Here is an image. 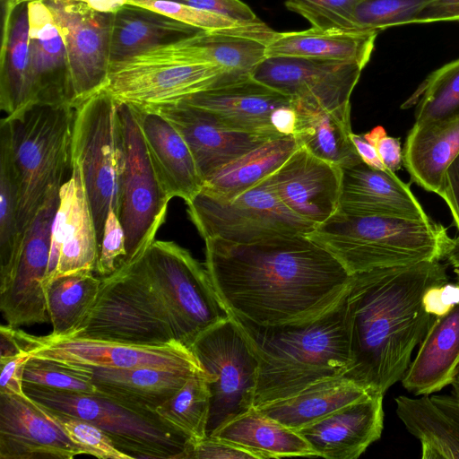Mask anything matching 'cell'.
I'll return each mask as SVG.
<instances>
[{"label":"cell","instance_id":"cell-2","mask_svg":"<svg viewBox=\"0 0 459 459\" xmlns=\"http://www.w3.org/2000/svg\"><path fill=\"white\" fill-rule=\"evenodd\" d=\"M446 282L439 261L351 274L345 294L351 362L345 376L383 395L402 380L435 318L423 307V294Z\"/></svg>","mask_w":459,"mask_h":459},{"label":"cell","instance_id":"cell-60","mask_svg":"<svg viewBox=\"0 0 459 459\" xmlns=\"http://www.w3.org/2000/svg\"><path fill=\"white\" fill-rule=\"evenodd\" d=\"M30 1H35V0H2V6H3V8L13 10L16 8V6H18L22 4H24V3H29ZM40 1H45V0H40Z\"/></svg>","mask_w":459,"mask_h":459},{"label":"cell","instance_id":"cell-61","mask_svg":"<svg viewBox=\"0 0 459 459\" xmlns=\"http://www.w3.org/2000/svg\"><path fill=\"white\" fill-rule=\"evenodd\" d=\"M452 385L454 387L453 393L459 395V366L457 368L456 374L452 383Z\"/></svg>","mask_w":459,"mask_h":459},{"label":"cell","instance_id":"cell-22","mask_svg":"<svg viewBox=\"0 0 459 459\" xmlns=\"http://www.w3.org/2000/svg\"><path fill=\"white\" fill-rule=\"evenodd\" d=\"M213 113L224 125L237 131L275 138L278 110L291 99L252 76L218 83L183 100Z\"/></svg>","mask_w":459,"mask_h":459},{"label":"cell","instance_id":"cell-59","mask_svg":"<svg viewBox=\"0 0 459 459\" xmlns=\"http://www.w3.org/2000/svg\"><path fill=\"white\" fill-rule=\"evenodd\" d=\"M446 258L453 267H459V240L456 238Z\"/></svg>","mask_w":459,"mask_h":459},{"label":"cell","instance_id":"cell-44","mask_svg":"<svg viewBox=\"0 0 459 459\" xmlns=\"http://www.w3.org/2000/svg\"><path fill=\"white\" fill-rule=\"evenodd\" d=\"M429 0H360L351 22L355 30L379 31L392 26L415 23Z\"/></svg>","mask_w":459,"mask_h":459},{"label":"cell","instance_id":"cell-10","mask_svg":"<svg viewBox=\"0 0 459 459\" xmlns=\"http://www.w3.org/2000/svg\"><path fill=\"white\" fill-rule=\"evenodd\" d=\"M143 261L177 341L190 348L199 334L230 316L206 268L186 248L173 241L154 240Z\"/></svg>","mask_w":459,"mask_h":459},{"label":"cell","instance_id":"cell-49","mask_svg":"<svg viewBox=\"0 0 459 459\" xmlns=\"http://www.w3.org/2000/svg\"><path fill=\"white\" fill-rule=\"evenodd\" d=\"M257 459L253 453L213 437L191 444L185 459Z\"/></svg>","mask_w":459,"mask_h":459},{"label":"cell","instance_id":"cell-4","mask_svg":"<svg viewBox=\"0 0 459 459\" xmlns=\"http://www.w3.org/2000/svg\"><path fill=\"white\" fill-rule=\"evenodd\" d=\"M334 256L350 274L446 258L455 244L431 218L354 216L336 212L306 235Z\"/></svg>","mask_w":459,"mask_h":459},{"label":"cell","instance_id":"cell-32","mask_svg":"<svg viewBox=\"0 0 459 459\" xmlns=\"http://www.w3.org/2000/svg\"><path fill=\"white\" fill-rule=\"evenodd\" d=\"M3 12L0 108L10 116L33 104V74L27 3Z\"/></svg>","mask_w":459,"mask_h":459},{"label":"cell","instance_id":"cell-8","mask_svg":"<svg viewBox=\"0 0 459 459\" xmlns=\"http://www.w3.org/2000/svg\"><path fill=\"white\" fill-rule=\"evenodd\" d=\"M221 68L197 62L182 39L112 63L102 91L137 108L172 105L223 82Z\"/></svg>","mask_w":459,"mask_h":459},{"label":"cell","instance_id":"cell-26","mask_svg":"<svg viewBox=\"0 0 459 459\" xmlns=\"http://www.w3.org/2000/svg\"><path fill=\"white\" fill-rule=\"evenodd\" d=\"M33 104L73 106L70 73L62 35L43 1L27 3Z\"/></svg>","mask_w":459,"mask_h":459},{"label":"cell","instance_id":"cell-48","mask_svg":"<svg viewBox=\"0 0 459 459\" xmlns=\"http://www.w3.org/2000/svg\"><path fill=\"white\" fill-rule=\"evenodd\" d=\"M126 255V235L118 215L110 208L105 221L95 272L105 277L123 264Z\"/></svg>","mask_w":459,"mask_h":459},{"label":"cell","instance_id":"cell-18","mask_svg":"<svg viewBox=\"0 0 459 459\" xmlns=\"http://www.w3.org/2000/svg\"><path fill=\"white\" fill-rule=\"evenodd\" d=\"M99 255L91 209L77 164L59 189V203L51 229L46 286L54 279L81 271L95 272Z\"/></svg>","mask_w":459,"mask_h":459},{"label":"cell","instance_id":"cell-30","mask_svg":"<svg viewBox=\"0 0 459 459\" xmlns=\"http://www.w3.org/2000/svg\"><path fill=\"white\" fill-rule=\"evenodd\" d=\"M377 31L320 29L275 32L267 44L266 57L290 56L355 63L365 67Z\"/></svg>","mask_w":459,"mask_h":459},{"label":"cell","instance_id":"cell-45","mask_svg":"<svg viewBox=\"0 0 459 459\" xmlns=\"http://www.w3.org/2000/svg\"><path fill=\"white\" fill-rule=\"evenodd\" d=\"M40 406L46 414L61 427L70 439L83 450L84 455L100 459L132 458L118 449L111 438L97 425L82 418Z\"/></svg>","mask_w":459,"mask_h":459},{"label":"cell","instance_id":"cell-6","mask_svg":"<svg viewBox=\"0 0 459 459\" xmlns=\"http://www.w3.org/2000/svg\"><path fill=\"white\" fill-rule=\"evenodd\" d=\"M143 255L122 264L112 274L100 277L97 299L74 336L138 345H163L177 341Z\"/></svg>","mask_w":459,"mask_h":459},{"label":"cell","instance_id":"cell-35","mask_svg":"<svg viewBox=\"0 0 459 459\" xmlns=\"http://www.w3.org/2000/svg\"><path fill=\"white\" fill-rule=\"evenodd\" d=\"M371 394L377 393L342 375L316 382L257 409L285 427L298 430Z\"/></svg>","mask_w":459,"mask_h":459},{"label":"cell","instance_id":"cell-13","mask_svg":"<svg viewBox=\"0 0 459 459\" xmlns=\"http://www.w3.org/2000/svg\"><path fill=\"white\" fill-rule=\"evenodd\" d=\"M125 141V169L118 218L126 235L124 263L142 257L164 223L169 202L151 162L134 109L119 104Z\"/></svg>","mask_w":459,"mask_h":459},{"label":"cell","instance_id":"cell-16","mask_svg":"<svg viewBox=\"0 0 459 459\" xmlns=\"http://www.w3.org/2000/svg\"><path fill=\"white\" fill-rule=\"evenodd\" d=\"M62 35L70 73L73 106L100 91L110 67L111 13L76 0H45Z\"/></svg>","mask_w":459,"mask_h":459},{"label":"cell","instance_id":"cell-52","mask_svg":"<svg viewBox=\"0 0 459 459\" xmlns=\"http://www.w3.org/2000/svg\"><path fill=\"white\" fill-rule=\"evenodd\" d=\"M192 7L211 11L240 22H258L261 20L241 0H168Z\"/></svg>","mask_w":459,"mask_h":459},{"label":"cell","instance_id":"cell-37","mask_svg":"<svg viewBox=\"0 0 459 459\" xmlns=\"http://www.w3.org/2000/svg\"><path fill=\"white\" fill-rule=\"evenodd\" d=\"M299 147L293 135L269 139L210 175L202 189L222 198H231L270 176Z\"/></svg>","mask_w":459,"mask_h":459},{"label":"cell","instance_id":"cell-29","mask_svg":"<svg viewBox=\"0 0 459 459\" xmlns=\"http://www.w3.org/2000/svg\"><path fill=\"white\" fill-rule=\"evenodd\" d=\"M86 367L97 394L129 407L152 412H155L160 404L172 397L192 376L204 372Z\"/></svg>","mask_w":459,"mask_h":459},{"label":"cell","instance_id":"cell-31","mask_svg":"<svg viewBox=\"0 0 459 459\" xmlns=\"http://www.w3.org/2000/svg\"><path fill=\"white\" fill-rule=\"evenodd\" d=\"M459 153V118L414 123L403 149V166L411 180L440 195L445 172Z\"/></svg>","mask_w":459,"mask_h":459},{"label":"cell","instance_id":"cell-53","mask_svg":"<svg viewBox=\"0 0 459 459\" xmlns=\"http://www.w3.org/2000/svg\"><path fill=\"white\" fill-rule=\"evenodd\" d=\"M459 304V283H444L429 288L423 294L425 311L434 317L448 314Z\"/></svg>","mask_w":459,"mask_h":459},{"label":"cell","instance_id":"cell-7","mask_svg":"<svg viewBox=\"0 0 459 459\" xmlns=\"http://www.w3.org/2000/svg\"><path fill=\"white\" fill-rule=\"evenodd\" d=\"M72 160L82 173L100 247L109 209L119 213L125 169L118 103L102 90L75 108Z\"/></svg>","mask_w":459,"mask_h":459},{"label":"cell","instance_id":"cell-56","mask_svg":"<svg viewBox=\"0 0 459 459\" xmlns=\"http://www.w3.org/2000/svg\"><path fill=\"white\" fill-rule=\"evenodd\" d=\"M351 140L360 157L361 160L367 165L381 170H386L383 164L376 147L370 143L363 134H351Z\"/></svg>","mask_w":459,"mask_h":459},{"label":"cell","instance_id":"cell-14","mask_svg":"<svg viewBox=\"0 0 459 459\" xmlns=\"http://www.w3.org/2000/svg\"><path fill=\"white\" fill-rule=\"evenodd\" d=\"M24 351L31 357L93 367L204 371L192 350L178 341L163 345L56 336H36L22 331Z\"/></svg>","mask_w":459,"mask_h":459},{"label":"cell","instance_id":"cell-25","mask_svg":"<svg viewBox=\"0 0 459 459\" xmlns=\"http://www.w3.org/2000/svg\"><path fill=\"white\" fill-rule=\"evenodd\" d=\"M155 173L170 199L190 201L204 186L193 154L175 126L160 113L132 107Z\"/></svg>","mask_w":459,"mask_h":459},{"label":"cell","instance_id":"cell-24","mask_svg":"<svg viewBox=\"0 0 459 459\" xmlns=\"http://www.w3.org/2000/svg\"><path fill=\"white\" fill-rule=\"evenodd\" d=\"M354 216L428 220L410 186L394 172L363 161L342 168L338 211Z\"/></svg>","mask_w":459,"mask_h":459},{"label":"cell","instance_id":"cell-12","mask_svg":"<svg viewBox=\"0 0 459 459\" xmlns=\"http://www.w3.org/2000/svg\"><path fill=\"white\" fill-rule=\"evenodd\" d=\"M190 349L213 379L207 437L221 425L254 407L259 363L236 319L230 316L211 326Z\"/></svg>","mask_w":459,"mask_h":459},{"label":"cell","instance_id":"cell-36","mask_svg":"<svg viewBox=\"0 0 459 459\" xmlns=\"http://www.w3.org/2000/svg\"><path fill=\"white\" fill-rule=\"evenodd\" d=\"M210 437L246 449L257 459L318 457L297 430L285 427L255 407L227 421Z\"/></svg>","mask_w":459,"mask_h":459},{"label":"cell","instance_id":"cell-23","mask_svg":"<svg viewBox=\"0 0 459 459\" xmlns=\"http://www.w3.org/2000/svg\"><path fill=\"white\" fill-rule=\"evenodd\" d=\"M383 396L371 394L297 431L318 457L356 459L381 437Z\"/></svg>","mask_w":459,"mask_h":459},{"label":"cell","instance_id":"cell-28","mask_svg":"<svg viewBox=\"0 0 459 459\" xmlns=\"http://www.w3.org/2000/svg\"><path fill=\"white\" fill-rule=\"evenodd\" d=\"M402 378L404 389L429 395L452 385L459 366V304L433 319Z\"/></svg>","mask_w":459,"mask_h":459},{"label":"cell","instance_id":"cell-47","mask_svg":"<svg viewBox=\"0 0 459 459\" xmlns=\"http://www.w3.org/2000/svg\"><path fill=\"white\" fill-rule=\"evenodd\" d=\"M127 4L160 13L202 31L221 30L255 23L240 22L211 11L168 0H127Z\"/></svg>","mask_w":459,"mask_h":459},{"label":"cell","instance_id":"cell-46","mask_svg":"<svg viewBox=\"0 0 459 459\" xmlns=\"http://www.w3.org/2000/svg\"><path fill=\"white\" fill-rule=\"evenodd\" d=\"M360 0H286V7L320 29L355 30L351 18Z\"/></svg>","mask_w":459,"mask_h":459},{"label":"cell","instance_id":"cell-51","mask_svg":"<svg viewBox=\"0 0 459 459\" xmlns=\"http://www.w3.org/2000/svg\"><path fill=\"white\" fill-rule=\"evenodd\" d=\"M31 355L23 351L14 356L0 358V394L25 395L23 374Z\"/></svg>","mask_w":459,"mask_h":459},{"label":"cell","instance_id":"cell-39","mask_svg":"<svg viewBox=\"0 0 459 459\" xmlns=\"http://www.w3.org/2000/svg\"><path fill=\"white\" fill-rule=\"evenodd\" d=\"M101 279L92 271L57 277L45 288L47 309L56 336H74L86 321L97 299Z\"/></svg>","mask_w":459,"mask_h":459},{"label":"cell","instance_id":"cell-58","mask_svg":"<svg viewBox=\"0 0 459 459\" xmlns=\"http://www.w3.org/2000/svg\"><path fill=\"white\" fill-rule=\"evenodd\" d=\"M86 4L95 11L114 13L127 4V0H76Z\"/></svg>","mask_w":459,"mask_h":459},{"label":"cell","instance_id":"cell-9","mask_svg":"<svg viewBox=\"0 0 459 459\" xmlns=\"http://www.w3.org/2000/svg\"><path fill=\"white\" fill-rule=\"evenodd\" d=\"M39 404L100 427L132 458L185 459L186 437L165 424L156 412L137 410L99 394H82L23 384Z\"/></svg>","mask_w":459,"mask_h":459},{"label":"cell","instance_id":"cell-11","mask_svg":"<svg viewBox=\"0 0 459 459\" xmlns=\"http://www.w3.org/2000/svg\"><path fill=\"white\" fill-rule=\"evenodd\" d=\"M186 204L189 217L204 240L250 244L307 235L316 227L290 212L264 179L231 198L201 189Z\"/></svg>","mask_w":459,"mask_h":459},{"label":"cell","instance_id":"cell-38","mask_svg":"<svg viewBox=\"0 0 459 459\" xmlns=\"http://www.w3.org/2000/svg\"><path fill=\"white\" fill-rule=\"evenodd\" d=\"M396 414L420 442L422 459H459V420L430 397L395 398Z\"/></svg>","mask_w":459,"mask_h":459},{"label":"cell","instance_id":"cell-50","mask_svg":"<svg viewBox=\"0 0 459 459\" xmlns=\"http://www.w3.org/2000/svg\"><path fill=\"white\" fill-rule=\"evenodd\" d=\"M363 136L372 143L385 169L395 173L403 165V150L399 138L389 136L382 126H377Z\"/></svg>","mask_w":459,"mask_h":459},{"label":"cell","instance_id":"cell-43","mask_svg":"<svg viewBox=\"0 0 459 459\" xmlns=\"http://www.w3.org/2000/svg\"><path fill=\"white\" fill-rule=\"evenodd\" d=\"M23 382L62 391L97 394L91 373L84 365L31 357L26 363Z\"/></svg>","mask_w":459,"mask_h":459},{"label":"cell","instance_id":"cell-19","mask_svg":"<svg viewBox=\"0 0 459 459\" xmlns=\"http://www.w3.org/2000/svg\"><path fill=\"white\" fill-rule=\"evenodd\" d=\"M342 169L299 146L264 178L280 201L316 226L338 211Z\"/></svg>","mask_w":459,"mask_h":459},{"label":"cell","instance_id":"cell-54","mask_svg":"<svg viewBox=\"0 0 459 459\" xmlns=\"http://www.w3.org/2000/svg\"><path fill=\"white\" fill-rule=\"evenodd\" d=\"M439 196L446 203L459 232V153L445 172Z\"/></svg>","mask_w":459,"mask_h":459},{"label":"cell","instance_id":"cell-33","mask_svg":"<svg viewBox=\"0 0 459 459\" xmlns=\"http://www.w3.org/2000/svg\"><path fill=\"white\" fill-rule=\"evenodd\" d=\"M199 31L160 13L127 4L111 13L110 65Z\"/></svg>","mask_w":459,"mask_h":459},{"label":"cell","instance_id":"cell-21","mask_svg":"<svg viewBox=\"0 0 459 459\" xmlns=\"http://www.w3.org/2000/svg\"><path fill=\"white\" fill-rule=\"evenodd\" d=\"M150 109L160 113L178 131L204 181L223 166L272 139L232 129L211 111L184 101Z\"/></svg>","mask_w":459,"mask_h":459},{"label":"cell","instance_id":"cell-62","mask_svg":"<svg viewBox=\"0 0 459 459\" xmlns=\"http://www.w3.org/2000/svg\"><path fill=\"white\" fill-rule=\"evenodd\" d=\"M454 273H455L457 282L459 283V267H454Z\"/></svg>","mask_w":459,"mask_h":459},{"label":"cell","instance_id":"cell-55","mask_svg":"<svg viewBox=\"0 0 459 459\" xmlns=\"http://www.w3.org/2000/svg\"><path fill=\"white\" fill-rule=\"evenodd\" d=\"M459 21V0H429L415 23Z\"/></svg>","mask_w":459,"mask_h":459},{"label":"cell","instance_id":"cell-34","mask_svg":"<svg viewBox=\"0 0 459 459\" xmlns=\"http://www.w3.org/2000/svg\"><path fill=\"white\" fill-rule=\"evenodd\" d=\"M292 104L297 113L294 137L299 146L341 169L362 161L351 140V105L328 110L295 100Z\"/></svg>","mask_w":459,"mask_h":459},{"label":"cell","instance_id":"cell-41","mask_svg":"<svg viewBox=\"0 0 459 459\" xmlns=\"http://www.w3.org/2000/svg\"><path fill=\"white\" fill-rule=\"evenodd\" d=\"M17 211L18 184L7 139L0 133V283L9 277L22 245Z\"/></svg>","mask_w":459,"mask_h":459},{"label":"cell","instance_id":"cell-20","mask_svg":"<svg viewBox=\"0 0 459 459\" xmlns=\"http://www.w3.org/2000/svg\"><path fill=\"white\" fill-rule=\"evenodd\" d=\"M84 455L41 406L25 395L0 394V459H72Z\"/></svg>","mask_w":459,"mask_h":459},{"label":"cell","instance_id":"cell-3","mask_svg":"<svg viewBox=\"0 0 459 459\" xmlns=\"http://www.w3.org/2000/svg\"><path fill=\"white\" fill-rule=\"evenodd\" d=\"M233 317L259 363L254 407L345 375L351 366L345 295L324 314L299 324L264 326Z\"/></svg>","mask_w":459,"mask_h":459},{"label":"cell","instance_id":"cell-5","mask_svg":"<svg viewBox=\"0 0 459 459\" xmlns=\"http://www.w3.org/2000/svg\"><path fill=\"white\" fill-rule=\"evenodd\" d=\"M74 115L70 104L34 103L1 120L0 133L7 139L18 184L22 240L48 193L60 188L72 173Z\"/></svg>","mask_w":459,"mask_h":459},{"label":"cell","instance_id":"cell-40","mask_svg":"<svg viewBox=\"0 0 459 459\" xmlns=\"http://www.w3.org/2000/svg\"><path fill=\"white\" fill-rule=\"evenodd\" d=\"M212 378L206 371L192 376L155 411L165 424L186 437L191 444L207 437L211 407L209 381Z\"/></svg>","mask_w":459,"mask_h":459},{"label":"cell","instance_id":"cell-17","mask_svg":"<svg viewBox=\"0 0 459 459\" xmlns=\"http://www.w3.org/2000/svg\"><path fill=\"white\" fill-rule=\"evenodd\" d=\"M362 70L345 61L272 56L261 62L251 76L292 100L333 110L351 105Z\"/></svg>","mask_w":459,"mask_h":459},{"label":"cell","instance_id":"cell-15","mask_svg":"<svg viewBox=\"0 0 459 459\" xmlns=\"http://www.w3.org/2000/svg\"><path fill=\"white\" fill-rule=\"evenodd\" d=\"M59 189L54 188L47 195L22 236L20 252L9 277L0 283V309L10 325L18 327L49 321L44 280Z\"/></svg>","mask_w":459,"mask_h":459},{"label":"cell","instance_id":"cell-27","mask_svg":"<svg viewBox=\"0 0 459 459\" xmlns=\"http://www.w3.org/2000/svg\"><path fill=\"white\" fill-rule=\"evenodd\" d=\"M275 32L261 21L232 29L201 30L184 39L183 44L195 61L221 68L231 82L252 75L266 58L267 44Z\"/></svg>","mask_w":459,"mask_h":459},{"label":"cell","instance_id":"cell-42","mask_svg":"<svg viewBox=\"0 0 459 459\" xmlns=\"http://www.w3.org/2000/svg\"><path fill=\"white\" fill-rule=\"evenodd\" d=\"M415 123L459 118V58L434 71L422 83Z\"/></svg>","mask_w":459,"mask_h":459},{"label":"cell","instance_id":"cell-1","mask_svg":"<svg viewBox=\"0 0 459 459\" xmlns=\"http://www.w3.org/2000/svg\"><path fill=\"white\" fill-rule=\"evenodd\" d=\"M205 268L233 316L264 326L313 319L344 297L351 274L306 235L250 244L208 238Z\"/></svg>","mask_w":459,"mask_h":459},{"label":"cell","instance_id":"cell-57","mask_svg":"<svg viewBox=\"0 0 459 459\" xmlns=\"http://www.w3.org/2000/svg\"><path fill=\"white\" fill-rule=\"evenodd\" d=\"M431 399L445 411L459 420V395L430 394Z\"/></svg>","mask_w":459,"mask_h":459}]
</instances>
